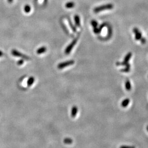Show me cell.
Wrapping results in <instances>:
<instances>
[{
    "mask_svg": "<svg viewBox=\"0 0 148 148\" xmlns=\"http://www.w3.org/2000/svg\"><path fill=\"white\" fill-rule=\"evenodd\" d=\"M113 5L112 4H106L105 5H103L100 6L99 7H96L94 9V12L95 13H97L102 12V11L105 10L112 9L113 8Z\"/></svg>",
    "mask_w": 148,
    "mask_h": 148,
    "instance_id": "6da1fadb",
    "label": "cell"
},
{
    "mask_svg": "<svg viewBox=\"0 0 148 148\" xmlns=\"http://www.w3.org/2000/svg\"><path fill=\"white\" fill-rule=\"evenodd\" d=\"M75 63V61L73 60H70L68 61H65L63 62L60 63L57 66V68L59 69H62L65 67L69 66L72 65Z\"/></svg>",
    "mask_w": 148,
    "mask_h": 148,
    "instance_id": "7a4b0ae2",
    "label": "cell"
},
{
    "mask_svg": "<svg viewBox=\"0 0 148 148\" xmlns=\"http://www.w3.org/2000/svg\"><path fill=\"white\" fill-rule=\"evenodd\" d=\"M78 40V39L77 38H75L74 40H73V41L66 48V49H65V50L64 51V52H65V54H69L70 52L72 50L73 48L75 46V45L76 44V43H77V41Z\"/></svg>",
    "mask_w": 148,
    "mask_h": 148,
    "instance_id": "3957f363",
    "label": "cell"
},
{
    "mask_svg": "<svg viewBox=\"0 0 148 148\" xmlns=\"http://www.w3.org/2000/svg\"><path fill=\"white\" fill-rule=\"evenodd\" d=\"M132 53L129 52L125 56L123 62H117V65H124V66H127L128 64H129L128 61H129V59H130L131 57H132Z\"/></svg>",
    "mask_w": 148,
    "mask_h": 148,
    "instance_id": "277c9868",
    "label": "cell"
},
{
    "mask_svg": "<svg viewBox=\"0 0 148 148\" xmlns=\"http://www.w3.org/2000/svg\"><path fill=\"white\" fill-rule=\"evenodd\" d=\"M12 54L13 55V56H15V57H20L24 59H27V60H28L30 59V58L29 57H28L27 56L21 53V52L15 50V49H13V50L12 51H11Z\"/></svg>",
    "mask_w": 148,
    "mask_h": 148,
    "instance_id": "5b68a950",
    "label": "cell"
},
{
    "mask_svg": "<svg viewBox=\"0 0 148 148\" xmlns=\"http://www.w3.org/2000/svg\"><path fill=\"white\" fill-rule=\"evenodd\" d=\"M133 32L135 34V38L136 40H138L141 38H142V35L141 32L139 31L138 28H134L133 29Z\"/></svg>",
    "mask_w": 148,
    "mask_h": 148,
    "instance_id": "8992f818",
    "label": "cell"
},
{
    "mask_svg": "<svg viewBox=\"0 0 148 148\" xmlns=\"http://www.w3.org/2000/svg\"><path fill=\"white\" fill-rule=\"evenodd\" d=\"M77 111H78V108L76 106H74L72 107V110H71V117L73 118H75V117L76 116V115L77 114Z\"/></svg>",
    "mask_w": 148,
    "mask_h": 148,
    "instance_id": "52a82bcc",
    "label": "cell"
},
{
    "mask_svg": "<svg viewBox=\"0 0 148 148\" xmlns=\"http://www.w3.org/2000/svg\"><path fill=\"white\" fill-rule=\"evenodd\" d=\"M130 102V100L128 98H126L125 99V100H124L121 103V106L124 107L125 108L127 106L129 105Z\"/></svg>",
    "mask_w": 148,
    "mask_h": 148,
    "instance_id": "ba28073f",
    "label": "cell"
},
{
    "mask_svg": "<svg viewBox=\"0 0 148 148\" xmlns=\"http://www.w3.org/2000/svg\"><path fill=\"white\" fill-rule=\"evenodd\" d=\"M35 81V78L33 77H30L28 78L27 81V85L28 86H31L33 84L34 82Z\"/></svg>",
    "mask_w": 148,
    "mask_h": 148,
    "instance_id": "9c48e42d",
    "label": "cell"
},
{
    "mask_svg": "<svg viewBox=\"0 0 148 148\" xmlns=\"http://www.w3.org/2000/svg\"><path fill=\"white\" fill-rule=\"evenodd\" d=\"M47 51V48L45 47H42L39 48L37 51V53L38 54H41L44 53Z\"/></svg>",
    "mask_w": 148,
    "mask_h": 148,
    "instance_id": "30bf717a",
    "label": "cell"
},
{
    "mask_svg": "<svg viewBox=\"0 0 148 148\" xmlns=\"http://www.w3.org/2000/svg\"><path fill=\"white\" fill-rule=\"evenodd\" d=\"M125 88L127 91H130L131 89V85L130 82L128 80H127L125 83Z\"/></svg>",
    "mask_w": 148,
    "mask_h": 148,
    "instance_id": "8fae6325",
    "label": "cell"
},
{
    "mask_svg": "<svg viewBox=\"0 0 148 148\" xmlns=\"http://www.w3.org/2000/svg\"><path fill=\"white\" fill-rule=\"evenodd\" d=\"M75 21L76 25L77 26L79 27L80 26V18L78 15H75Z\"/></svg>",
    "mask_w": 148,
    "mask_h": 148,
    "instance_id": "7c38bea8",
    "label": "cell"
},
{
    "mask_svg": "<svg viewBox=\"0 0 148 148\" xmlns=\"http://www.w3.org/2000/svg\"><path fill=\"white\" fill-rule=\"evenodd\" d=\"M65 7L67 8H72L75 6V4L73 2H68L65 5Z\"/></svg>",
    "mask_w": 148,
    "mask_h": 148,
    "instance_id": "4fadbf2b",
    "label": "cell"
},
{
    "mask_svg": "<svg viewBox=\"0 0 148 148\" xmlns=\"http://www.w3.org/2000/svg\"><path fill=\"white\" fill-rule=\"evenodd\" d=\"M63 142L65 144H70L73 143V140L70 138H66L63 140Z\"/></svg>",
    "mask_w": 148,
    "mask_h": 148,
    "instance_id": "5bb4252c",
    "label": "cell"
},
{
    "mask_svg": "<svg viewBox=\"0 0 148 148\" xmlns=\"http://www.w3.org/2000/svg\"><path fill=\"white\" fill-rule=\"evenodd\" d=\"M24 11L26 13H29L31 11V7L29 5H26L24 7Z\"/></svg>",
    "mask_w": 148,
    "mask_h": 148,
    "instance_id": "9a60e30c",
    "label": "cell"
},
{
    "mask_svg": "<svg viewBox=\"0 0 148 148\" xmlns=\"http://www.w3.org/2000/svg\"><path fill=\"white\" fill-rule=\"evenodd\" d=\"M91 24L92 26L94 28L97 27V26H98V23H97V21H95V20H92V21H91Z\"/></svg>",
    "mask_w": 148,
    "mask_h": 148,
    "instance_id": "2e32d148",
    "label": "cell"
},
{
    "mask_svg": "<svg viewBox=\"0 0 148 148\" xmlns=\"http://www.w3.org/2000/svg\"><path fill=\"white\" fill-rule=\"evenodd\" d=\"M68 22H69V25H70V26H71V27L72 30H73L74 32H76V27L73 25V24H72V23H71V22L70 20H68Z\"/></svg>",
    "mask_w": 148,
    "mask_h": 148,
    "instance_id": "e0dca14e",
    "label": "cell"
},
{
    "mask_svg": "<svg viewBox=\"0 0 148 148\" xmlns=\"http://www.w3.org/2000/svg\"><path fill=\"white\" fill-rule=\"evenodd\" d=\"M93 31H94V32L96 34H98L100 33V32L101 31V30L99 28H98L97 27H95V28H94Z\"/></svg>",
    "mask_w": 148,
    "mask_h": 148,
    "instance_id": "ac0fdd59",
    "label": "cell"
},
{
    "mask_svg": "<svg viewBox=\"0 0 148 148\" xmlns=\"http://www.w3.org/2000/svg\"><path fill=\"white\" fill-rule=\"evenodd\" d=\"M130 68L126 67V68L125 69H123L121 70V72H128L130 71Z\"/></svg>",
    "mask_w": 148,
    "mask_h": 148,
    "instance_id": "d6986e66",
    "label": "cell"
},
{
    "mask_svg": "<svg viewBox=\"0 0 148 148\" xmlns=\"http://www.w3.org/2000/svg\"><path fill=\"white\" fill-rule=\"evenodd\" d=\"M24 63V60L23 59H21L20 60H19L18 62V65H21L22 64H23V63Z\"/></svg>",
    "mask_w": 148,
    "mask_h": 148,
    "instance_id": "ffe728a7",
    "label": "cell"
},
{
    "mask_svg": "<svg viewBox=\"0 0 148 148\" xmlns=\"http://www.w3.org/2000/svg\"><path fill=\"white\" fill-rule=\"evenodd\" d=\"M140 39H141V42L142 43L144 44V43H145L146 42V39H145V38H141Z\"/></svg>",
    "mask_w": 148,
    "mask_h": 148,
    "instance_id": "44dd1931",
    "label": "cell"
},
{
    "mask_svg": "<svg viewBox=\"0 0 148 148\" xmlns=\"http://www.w3.org/2000/svg\"><path fill=\"white\" fill-rule=\"evenodd\" d=\"M7 1H8V2L9 3L11 4V3H13V0H7Z\"/></svg>",
    "mask_w": 148,
    "mask_h": 148,
    "instance_id": "7402d4cb",
    "label": "cell"
},
{
    "mask_svg": "<svg viewBox=\"0 0 148 148\" xmlns=\"http://www.w3.org/2000/svg\"><path fill=\"white\" fill-rule=\"evenodd\" d=\"M3 55V52L1 51H0V57H1Z\"/></svg>",
    "mask_w": 148,
    "mask_h": 148,
    "instance_id": "603a6c76",
    "label": "cell"
},
{
    "mask_svg": "<svg viewBox=\"0 0 148 148\" xmlns=\"http://www.w3.org/2000/svg\"><path fill=\"white\" fill-rule=\"evenodd\" d=\"M147 130L148 131V126L147 127Z\"/></svg>",
    "mask_w": 148,
    "mask_h": 148,
    "instance_id": "cb8c5ba5",
    "label": "cell"
}]
</instances>
